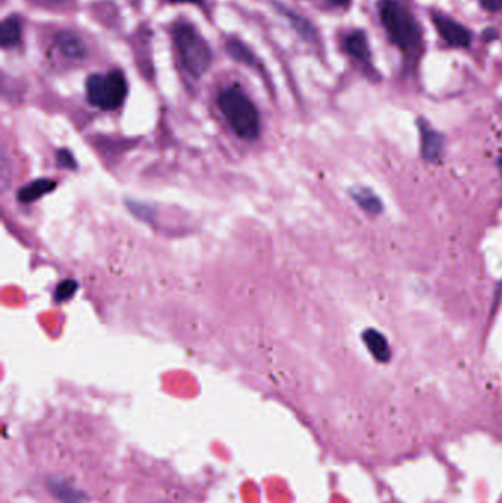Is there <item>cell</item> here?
<instances>
[{
    "mask_svg": "<svg viewBox=\"0 0 502 503\" xmlns=\"http://www.w3.org/2000/svg\"><path fill=\"white\" fill-rule=\"evenodd\" d=\"M21 40V21L17 17L4 18L2 22V46L4 49L17 46Z\"/></svg>",
    "mask_w": 502,
    "mask_h": 503,
    "instance_id": "cell-12",
    "label": "cell"
},
{
    "mask_svg": "<svg viewBox=\"0 0 502 503\" xmlns=\"http://www.w3.org/2000/svg\"><path fill=\"white\" fill-rule=\"evenodd\" d=\"M486 12H498L502 9V0H479Z\"/></svg>",
    "mask_w": 502,
    "mask_h": 503,
    "instance_id": "cell-15",
    "label": "cell"
},
{
    "mask_svg": "<svg viewBox=\"0 0 502 503\" xmlns=\"http://www.w3.org/2000/svg\"><path fill=\"white\" fill-rule=\"evenodd\" d=\"M498 165H499V171H501V174H502V156H501V158H499Z\"/></svg>",
    "mask_w": 502,
    "mask_h": 503,
    "instance_id": "cell-18",
    "label": "cell"
},
{
    "mask_svg": "<svg viewBox=\"0 0 502 503\" xmlns=\"http://www.w3.org/2000/svg\"><path fill=\"white\" fill-rule=\"evenodd\" d=\"M78 284L74 279H64L62 283L58 284L55 292L56 302H65L71 299V297L77 292Z\"/></svg>",
    "mask_w": 502,
    "mask_h": 503,
    "instance_id": "cell-13",
    "label": "cell"
},
{
    "mask_svg": "<svg viewBox=\"0 0 502 503\" xmlns=\"http://www.w3.org/2000/svg\"><path fill=\"white\" fill-rule=\"evenodd\" d=\"M56 46L60 52L71 60H83L86 58V44L73 31H60L56 35Z\"/></svg>",
    "mask_w": 502,
    "mask_h": 503,
    "instance_id": "cell-8",
    "label": "cell"
},
{
    "mask_svg": "<svg viewBox=\"0 0 502 503\" xmlns=\"http://www.w3.org/2000/svg\"><path fill=\"white\" fill-rule=\"evenodd\" d=\"M129 86L121 71L93 74L87 78L86 95L92 106L102 111H116L124 104Z\"/></svg>",
    "mask_w": 502,
    "mask_h": 503,
    "instance_id": "cell-4",
    "label": "cell"
},
{
    "mask_svg": "<svg viewBox=\"0 0 502 503\" xmlns=\"http://www.w3.org/2000/svg\"><path fill=\"white\" fill-rule=\"evenodd\" d=\"M345 52L364 65L365 68H371V52H370L369 39L363 30H352L345 35L342 40ZM373 69V68H371Z\"/></svg>",
    "mask_w": 502,
    "mask_h": 503,
    "instance_id": "cell-6",
    "label": "cell"
},
{
    "mask_svg": "<svg viewBox=\"0 0 502 503\" xmlns=\"http://www.w3.org/2000/svg\"><path fill=\"white\" fill-rule=\"evenodd\" d=\"M55 2H58V0H55Z\"/></svg>",
    "mask_w": 502,
    "mask_h": 503,
    "instance_id": "cell-19",
    "label": "cell"
},
{
    "mask_svg": "<svg viewBox=\"0 0 502 503\" xmlns=\"http://www.w3.org/2000/svg\"><path fill=\"white\" fill-rule=\"evenodd\" d=\"M351 196L354 198V200L358 203V207L363 208V209L369 212V214L378 216V214L382 212V202H380V199H378L371 190L361 187V185H356V187L351 190Z\"/></svg>",
    "mask_w": 502,
    "mask_h": 503,
    "instance_id": "cell-11",
    "label": "cell"
},
{
    "mask_svg": "<svg viewBox=\"0 0 502 503\" xmlns=\"http://www.w3.org/2000/svg\"><path fill=\"white\" fill-rule=\"evenodd\" d=\"M55 181L49 180V178L31 181L28 185L18 190V200L28 205V203L36 202V200H39L46 194L51 193L52 190H55Z\"/></svg>",
    "mask_w": 502,
    "mask_h": 503,
    "instance_id": "cell-9",
    "label": "cell"
},
{
    "mask_svg": "<svg viewBox=\"0 0 502 503\" xmlns=\"http://www.w3.org/2000/svg\"><path fill=\"white\" fill-rule=\"evenodd\" d=\"M174 40L186 71L192 77H202L212 62V52L203 35L192 24L181 22L174 30Z\"/></svg>",
    "mask_w": 502,
    "mask_h": 503,
    "instance_id": "cell-3",
    "label": "cell"
},
{
    "mask_svg": "<svg viewBox=\"0 0 502 503\" xmlns=\"http://www.w3.org/2000/svg\"><path fill=\"white\" fill-rule=\"evenodd\" d=\"M219 111L230 129L241 138L255 140L261 131L259 114L245 91L236 86L224 89L219 96Z\"/></svg>",
    "mask_w": 502,
    "mask_h": 503,
    "instance_id": "cell-1",
    "label": "cell"
},
{
    "mask_svg": "<svg viewBox=\"0 0 502 503\" xmlns=\"http://www.w3.org/2000/svg\"><path fill=\"white\" fill-rule=\"evenodd\" d=\"M327 2L333 6H338V8H347L351 4V0H327Z\"/></svg>",
    "mask_w": 502,
    "mask_h": 503,
    "instance_id": "cell-16",
    "label": "cell"
},
{
    "mask_svg": "<svg viewBox=\"0 0 502 503\" xmlns=\"http://www.w3.org/2000/svg\"><path fill=\"white\" fill-rule=\"evenodd\" d=\"M432 21H434V28L441 35V39L457 49H467L472 44V33L466 27L461 26L458 21H455L452 18L443 15V13H432Z\"/></svg>",
    "mask_w": 502,
    "mask_h": 503,
    "instance_id": "cell-5",
    "label": "cell"
},
{
    "mask_svg": "<svg viewBox=\"0 0 502 503\" xmlns=\"http://www.w3.org/2000/svg\"><path fill=\"white\" fill-rule=\"evenodd\" d=\"M378 12L394 44L403 52L417 49L421 42V27L405 4L400 0H380Z\"/></svg>",
    "mask_w": 502,
    "mask_h": 503,
    "instance_id": "cell-2",
    "label": "cell"
},
{
    "mask_svg": "<svg viewBox=\"0 0 502 503\" xmlns=\"http://www.w3.org/2000/svg\"><path fill=\"white\" fill-rule=\"evenodd\" d=\"M418 127H420L421 136V155L429 162H436L441 160L443 149H445L443 136L432 129L430 125L426 124L425 121H420Z\"/></svg>",
    "mask_w": 502,
    "mask_h": 503,
    "instance_id": "cell-7",
    "label": "cell"
},
{
    "mask_svg": "<svg viewBox=\"0 0 502 503\" xmlns=\"http://www.w3.org/2000/svg\"><path fill=\"white\" fill-rule=\"evenodd\" d=\"M177 4H201L202 0H171Z\"/></svg>",
    "mask_w": 502,
    "mask_h": 503,
    "instance_id": "cell-17",
    "label": "cell"
},
{
    "mask_svg": "<svg viewBox=\"0 0 502 503\" xmlns=\"http://www.w3.org/2000/svg\"><path fill=\"white\" fill-rule=\"evenodd\" d=\"M58 164L64 168H76V161L68 151L58 152Z\"/></svg>",
    "mask_w": 502,
    "mask_h": 503,
    "instance_id": "cell-14",
    "label": "cell"
},
{
    "mask_svg": "<svg viewBox=\"0 0 502 503\" xmlns=\"http://www.w3.org/2000/svg\"><path fill=\"white\" fill-rule=\"evenodd\" d=\"M363 340H364L365 346L373 355L374 359H378V362H387L391 359V348H389L386 337L382 333L370 328V330H365Z\"/></svg>",
    "mask_w": 502,
    "mask_h": 503,
    "instance_id": "cell-10",
    "label": "cell"
}]
</instances>
